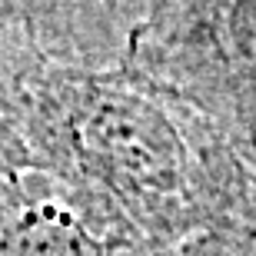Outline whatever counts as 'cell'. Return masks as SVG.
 <instances>
[{
  "mask_svg": "<svg viewBox=\"0 0 256 256\" xmlns=\"http://www.w3.org/2000/svg\"><path fill=\"white\" fill-rule=\"evenodd\" d=\"M0 256H104L74 196L47 173L0 176Z\"/></svg>",
  "mask_w": 256,
  "mask_h": 256,
  "instance_id": "cell-1",
  "label": "cell"
},
{
  "mask_svg": "<svg viewBox=\"0 0 256 256\" xmlns=\"http://www.w3.org/2000/svg\"><path fill=\"white\" fill-rule=\"evenodd\" d=\"M44 57L27 34L0 24V176L37 170L30 150V84Z\"/></svg>",
  "mask_w": 256,
  "mask_h": 256,
  "instance_id": "cell-2",
  "label": "cell"
}]
</instances>
